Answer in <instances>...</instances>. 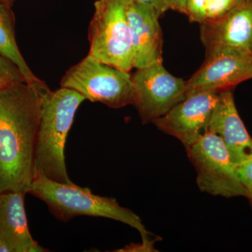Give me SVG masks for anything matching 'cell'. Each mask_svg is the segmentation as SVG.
I'll return each instance as SVG.
<instances>
[{"label": "cell", "instance_id": "cell-1", "mask_svg": "<svg viewBox=\"0 0 252 252\" xmlns=\"http://www.w3.org/2000/svg\"><path fill=\"white\" fill-rule=\"evenodd\" d=\"M46 84L0 86V193H28L35 175L41 94Z\"/></svg>", "mask_w": 252, "mask_h": 252}, {"label": "cell", "instance_id": "cell-2", "mask_svg": "<svg viewBox=\"0 0 252 252\" xmlns=\"http://www.w3.org/2000/svg\"><path fill=\"white\" fill-rule=\"evenodd\" d=\"M84 100L79 93L66 88L56 91L48 88L41 94L35 169L51 180L72 182L66 167L64 147L76 112Z\"/></svg>", "mask_w": 252, "mask_h": 252}, {"label": "cell", "instance_id": "cell-3", "mask_svg": "<svg viewBox=\"0 0 252 252\" xmlns=\"http://www.w3.org/2000/svg\"><path fill=\"white\" fill-rule=\"evenodd\" d=\"M28 193L34 195L49 207L54 216L63 221L77 216L103 217L118 220L140 232L144 243L152 241L140 217L121 206L115 198L99 196L91 189L70 183L56 182L36 171Z\"/></svg>", "mask_w": 252, "mask_h": 252}, {"label": "cell", "instance_id": "cell-4", "mask_svg": "<svg viewBox=\"0 0 252 252\" xmlns=\"http://www.w3.org/2000/svg\"><path fill=\"white\" fill-rule=\"evenodd\" d=\"M130 0H97L89 30L90 51L94 59L130 72L133 53L127 9Z\"/></svg>", "mask_w": 252, "mask_h": 252}, {"label": "cell", "instance_id": "cell-5", "mask_svg": "<svg viewBox=\"0 0 252 252\" xmlns=\"http://www.w3.org/2000/svg\"><path fill=\"white\" fill-rule=\"evenodd\" d=\"M61 87L72 89L85 99L112 109L135 104L130 73L104 64L89 54L67 71L61 79Z\"/></svg>", "mask_w": 252, "mask_h": 252}, {"label": "cell", "instance_id": "cell-6", "mask_svg": "<svg viewBox=\"0 0 252 252\" xmlns=\"http://www.w3.org/2000/svg\"><path fill=\"white\" fill-rule=\"evenodd\" d=\"M186 151L196 170V183L202 192L226 198L245 196L238 165L219 136L208 130Z\"/></svg>", "mask_w": 252, "mask_h": 252}, {"label": "cell", "instance_id": "cell-7", "mask_svg": "<svg viewBox=\"0 0 252 252\" xmlns=\"http://www.w3.org/2000/svg\"><path fill=\"white\" fill-rule=\"evenodd\" d=\"M134 106L143 124L154 123L186 97V81L174 77L162 62L139 68L132 75Z\"/></svg>", "mask_w": 252, "mask_h": 252}, {"label": "cell", "instance_id": "cell-8", "mask_svg": "<svg viewBox=\"0 0 252 252\" xmlns=\"http://www.w3.org/2000/svg\"><path fill=\"white\" fill-rule=\"evenodd\" d=\"M220 92L192 93L153 124L161 132L180 140L185 149L189 148L208 131Z\"/></svg>", "mask_w": 252, "mask_h": 252}, {"label": "cell", "instance_id": "cell-9", "mask_svg": "<svg viewBox=\"0 0 252 252\" xmlns=\"http://www.w3.org/2000/svg\"><path fill=\"white\" fill-rule=\"evenodd\" d=\"M252 79V54L220 49L206 53L203 65L186 81V96L198 91H222Z\"/></svg>", "mask_w": 252, "mask_h": 252}, {"label": "cell", "instance_id": "cell-10", "mask_svg": "<svg viewBox=\"0 0 252 252\" xmlns=\"http://www.w3.org/2000/svg\"><path fill=\"white\" fill-rule=\"evenodd\" d=\"M206 53L220 49L252 54V0H241L224 16L200 25Z\"/></svg>", "mask_w": 252, "mask_h": 252}, {"label": "cell", "instance_id": "cell-11", "mask_svg": "<svg viewBox=\"0 0 252 252\" xmlns=\"http://www.w3.org/2000/svg\"><path fill=\"white\" fill-rule=\"evenodd\" d=\"M127 16L135 69L162 62V33L159 17L148 5L130 0Z\"/></svg>", "mask_w": 252, "mask_h": 252}, {"label": "cell", "instance_id": "cell-12", "mask_svg": "<svg viewBox=\"0 0 252 252\" xmlns=\"http://www.w3.org/2000/svg\"><path fill=\"white\" fill-rule=\"evenodd\" d=\"M208 130L220 137L236 165L252 158V138L239 115L231 89L220 91Z\"/></svg>", "mask_w": 252, "mask_h": 252}, {"label": "cell", "instance_id": "cell-13", "mask_svg": "<svg viewBox=\"0 0 252 252\" xmlns=\"http://www.w3.org/2000/svg\"><path fill=\"white\" fill-rule=\"evenodd\" d=\"M24 191L0 193V240L11 252H48L39 245L28 228Z\"/></svg>", "mask_w": 252, "mask_h": 252}, {"label": "cell", "instance_id": "cell-14", "mask_svg": "<svg viewBox=\"0 0 252 252\" xmlns=\"http://www.w3.org/2000/svg\"><path fill=\"white\" fill-rule=\"evenodd\" d=\"M0 54L19 69L26 83L31 86L45 84L32 72L18 49L15 36L14 19L10 6L0 0Z\"/></svg>", "mask_w": 252, "mask_h": 252}, {"label": "cell", "instance_id": "cell-15", "mask_svg": "<svg viewBox=\"0 0 252 252\" xmlns=\"http://www.w3.org/2000/svg\"><path fill=\"white\" fill-rule=\"evenodd\" d=\"M240 1L241 0H207L205 22L215 21L222 17Z\"/></svg>", "mask_w": 252, "mask_h": 252}, {"label": "cell", "instance_id": "cell-16", "mask_svg": "<svg viewBox=\"0 0 252 252\" xmlns=\"http://www.w3.org/2000/svg\"><path fill=\"white\" fill-rule=\"evenodd\" d=\"M18 81H25L19 69L0 54V86Z\"/></svg>", "mask_w": 252, "mask_h": 252}, {"label": "cell", "instance_id": "cell-17", "mask_svg": "<svg viewBox=\"0 0 252 252\" xmlns=\"http://www.w3.org/2000/svg\"><path fill=\"white\" fill-rule=\"evenodd\" d=\"M238 175L252 210V158L238 165Z\"/></svg>", "mask_w": 252, "mask_h": 252}, {"label": "cell", "instance_id": "cell-18", "mask_svg": "<svg viewBox=\"0 0 252 252\" xmlns=\"http://www.w3.org/2000/svg\"><path fill=\"white\" fill-rule=\"evenodd\" d=\"M207 0H188L187 4V16L190 22L201 25L206 18Z\"/></svg>", "mask_w": 252, "mask_h": 252}, {"label": "cell", "instance_id": "cell-19", "mask_svg": "<svg viewBox=\"0 0 252 252\" xmlns=\"http://www.w3.org/2000/svg\"><path fill=\"white\" fill-rule=\"evenodd\" d=\"M148 6L154 9L159 18L165 14L170 9L168 0H134Z\"/></svg>", "mask_w": 252, "mask_h": 252}, {"label": "cell", "instance_id": "cell-20", "mask_svg": "<svg viewBox=\"0 0 252 252\" xmlns=\"http://www.w3.org/2000/svg\"><path fill=\"white\" fill-rule=\"evenodd\" d=\"M154 243L155 241L149 242V243H144L142 242V244H135V245H127L125 248L122 249V250H119L118 252H157L155 248H154Z\"/></svg>", "mask_w": 252, "mask_h": 252}, {"label": "cell", "instance_id": "cell-21", "mask_svg": "<svg viewBox=\"0 0 252 252\" xmlns=\"http://www.w3.org/2000/svg\"><path fill=\"white\" fill-rule=\"evenodd\" d=\"M188 0H168L170 9L187 14V4Z\"/></svg>", "mask_w": 252, "mask_h": 252}, {"label": "cell", "instance_id": "cell-22", "mask_svg": "<svg viewBox=\"0 0 252 252\" xmlns=\"http://www.w3.org/2000/svg\"><path fill=\"white\" fill-rule=\"evenodd\" d=\"M0 252H11L8 245L1 240H0Z\"/></svg>", "mask_w": 252, "mask_h": 252}, {"label": "cell", "instance_id": "cell-23", "mask_svg": "<svg viewBox=\"0 0 252 252\" xmlns=\"http://www.w3.org/2000/svg\"><path fill=\"white\" fill-rule=\"evenodd\" d=\"M1 1H2L3 2L6 3V4H7L8 5H11V1H12V0H1Z\"/></svg>", "mask_w": 252, "mask_h": 252}]
</instances>
